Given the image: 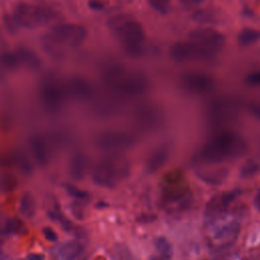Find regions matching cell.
<instances>
[{
	"label": "cell",
	"mask_w": 260,
	"mask_h": 260,
	"mask_svg": "<svg viewBox=\"0 0 260 260\" xmlns=\"http://www.w3.org/2000/svg\"><path fill=\"white\" fill-rule=\"evenodd\" d=\"M86 37L87 30L81 24L57 23L42 38V45L51 56L61 57L65 48L78 47L85 41Z\"/></svg>",
	"instance_id": "3"
},
{
	"label": "cell",
	"mask_w": 260,
	"mask_h": 260,
	"mask_svg": "<svg viewBox=\"0 0 260 260\" xmlns=\"http://www.w3.org/2000/svg\"><path fill=\"white\" fill-rule=\"evenodd\" d=\"M246 83L251 86H260V70L251 72L246 76Z\"/></svg>",
	"instance_id": "30"
},
{
	"label": "cell",
	"mask_w": 260,
	"mask_h": 260,
	"mask_svg": "<svg viewBox=\"0 0 260 260\" xmlns=\"http://www.w3.org/2000/svg\"><path fill=\"white\" fill-rule=\"evenodd\" d=\"M148 5L159 14H167L171 9V0H146Z\"/></svg>",
	"instance_id": "24"
},
{
	"label": "cell",
	"mask_w": 260,
	"mask_h": 260,
	"mask_svg": "<svg viewBox=\"0 0 260 260\" xmlns=\"http://www.w3.org/2000/svg\"><path fill=\"white\" fill-rule=\"evenodd\" d=\"M106 25L122 44L127 55L139 57L143 52L145 31L143 25L129 13H118L108 18Z\"/></svg>",
	"instance_id": "1"
},
{
	"label": "cell",
	"mask_w": 260,
	"mask_h": 260,
	"mask_svg": "<svg viewBox=\"0 0 260 260\" xmlns=\"http://www.w3.org/2000/svg\"><path fill=\"white\" fill-rule=\"evenodd\" d=\"M170 56L177 62H184L190 60H206L210 59L213 55L192 41H180L170 48Z\"/></svg>",
	"instance_id": "9"
},
{
	"label": "cell",
	"mask_w": 260,
	"mask_h": 260,
	"mask_svg": "<svg viewBox=\"0 0 260 260\" xmlns=\"http://www.w3.org/2000/svg\"><path fill=\"white\" fill-rule=\"evenodd\" d=\"M88 158L82 152H76L69 164V175L75 181L82 180L87 172Z\"/></svg>",
	"instance_id": "15"
},
{
	"label": "cell",
	"mask_w": 260,
	"mask_h": 260,
	"mask_svg": "<svg viewBox=\"0 0 260 260\" xmlns=\"http://www.w3.org/2000/svg\"><path fill=\"white\" fill-rule=\"evenodd\" d=\"M168 153L169 150L167 147H159L157 148L149 157L148 162H147V170L150 173L156 172L167 160L168 158Z\"/></svg>",
	"instance_id": "19"
},
{
	"label": "cell",
	"mask_w": 260,
	"mask_h": 260,
	"mask_svg": "<svg viewBox=\"0 0 260 260\" xmlns=\"http://www.w3.org/2000/svg\"><path fill=\"white\" fill-rule=\"evenodd\" d=\"M83 254L84 248L77 241L61 243L56 249V256L59 260H79Z\"/></svg>",
	"instance_id": "13"
},
{
	"label": "cell",
	"mask_w": 260,
	"mask_h": 260,
	"mask_svg": "<svg viewBox=\"0 0 260 260\" xmlns=\"http://www.w3.org/2000/svg\"><path fill=\"white\" fill-rule=\"evenodd\" d=\"M66 86L69 96L75 99H86L92 92V88L87 80L79 76L70 77L66 81Z\"/></svg>",
	"instance_id": "14"
},
{
	"label": "cell",
	"mask_w": 260,
	"mask_h": 260,
	"mask_svg": "<svg viewBox=\"0 0 260 260\" xmlns=\"http://www.w3.org/2000/svg\"><path fill=\"white\" fill-rule=\"evenodd\" d=\"M185 6H196L202 3L203 0H179Z\"/></svg>",
	"instance_id": "35"
},
{
	"label": "cell",
	"mask_w": 260,
	"mask_h": 260,
	"mask_svg": "<svg viewBox=\"0 0 260 260\" xmlns=\"http://www.w3.org/2000/svg\"><path fill=\"white\" fill-rule=\"evenodd\" d=\"M189 38L190 41L194 42L211 55L219 52L225 44L224 36L210 27L196 28L190 32Z\"/></svg>",
	"instance_id": "8"
},
{
	"label": "cell",
	"mask_w": 260,
	"mask_h": 260,
	"mask_svg": "<svg viewBox=\"0 0 260 260\" xmlns=\"http://www.w3.org/2000/svg\"><path fill=\"white\" fill-rule=\"evenodd\" d=\"M16 185V181L13 177L9 175H3L0 177V190L1 191H9L13 189Z\"/></svg>",
	"instance_id": "27"
},
{
	"label": "cell",
	"mask_w": 260,
	"mask_h": 260,
	"mask_svg": "<svg viewBox=\"0 0 260 260\" xmlns=\"http://www.w3.org/2000/svg\"><path fill=\"white\" fill-rule=\"evenodd\" d=\"M102 77L110 89L124 96L139 95L147 88V80L141 73L120 64L108 65L104 68Z\"/></svg>",
	"instance_id": "2"
},
{
	"label": "cell",
	"mask_w": 260,
	"mask_h": 260,
	"mask_svg": "<svg viewBox=\"0 0 260 260\" xmlns=\"http://www.w3.org/2000/svg\"><path fill=\"white\" fill-rule=\"evenodd\" d=\"M3 21H4V24H5V27L6 29L10 32V34H14L17 29H18V25L17 23L15 22L12 14L9 15V14H5L4 17H3Z\"/></svg>",
	"instance_id": "29"
},
{
	"label": "cell",
	"mask_w": 260,
	"mask_h": 260,
	"mask_svg": "<svg viewBox=\"0 0 260 260\" xmlns=\"http://www.w3.org/2000/svg\"><path fill=\"white\" fill-rule=\"evenodd\" d=\"M12 16L19 27L31 29L54 22L59 14L54 9L44 5L20 2L14 6Z\"/></svg>",
	"instance_id": "5"
},
{
	"label": "cell",
	"mask_w": 260,
	"mask_h": 260,
	"mask_svg": "<svg viewBox=\"0 0 260 260\" xmlns=\"http://www.w3.org/2000/svg\"><path fill=\"white\" fill-rule=\"evenodd\" d=\"M67 190H68V193H70L72 196H74V197H78V198H84L85 196H86V193H84V192H82L81 190H79V189H76L75 187H73V186H68L67 187Z\"/></svg>",
	"instance_id": "34"
},
{
	"label": "cell",
	"mask_w": 260,
	"mask_h": 260,
	"mask_svg": "<svg viewBox=\"0 0 260 260\" xmlns=\"http://www.w3.org/2000/svg\"><path fill=\"white\" fill-rule=\"evenodd\" d=\"M183 87L189 92L205 93L212 89L213 79L204 72H186L181 79Z\"/></svg>",
	"instance_id": "10"
},
{
	"label": "cell",
	"mask_w": 260,
	"mask_h": 260,
	"mask_svg": "<svg viewBox=\"0 0 260 260\" xmlns=\"http://www.w3.org/2000/svg\"><path fill=\"white\" fill-rule=\"evenodd\" d=\"M24 260H44V257L41 254H28Z\"/></svg>",
	"instance_id": "36"
},
{
	"label": "cell",
	"mask_w": 260,
	"mask_h": 260,
	"mask_svg": "<svg viewBox=\"0 0 260 260\" xmlns=\"http://www.w3.org/2000/svg\"><path fill=\"white\" fill-rule=\"evenodd\" d=\"M40 93L44 106L50 111L59 110L69 96L66 82L59 81L56 78L44 80Z\"/></svg>",
	"instance_id": "7"
},
{
	"label": "cell",
	"mask_w": 260,
	"mask_h": 260,
	"mask_svg": "<svg viewBox=\"0 0 260 260\" xmlns=\"http://www.w3.org/2000/svg\"><path fill=\"white\" fill-rule=\"evenodd\" d=\"M251 113L260 119V105H254L251 107Z\"/></svg>",
	"instance_id": "37"
},
{
	"label": "cell",
	"mask_w": 260,
	"mask_h": 260,
	"mask_svg": "<svg viewBox=\"0 0 260 260\" xmlns=\"http://www.w3.org/2000/svg\"><path fill=\"white\" fill-rule=\"evenodd\" d=\"M30 148L32 154L35 156L36 161L41 165L45 166L49 161V150L47 147L46 142L40 136H34L30 139Z\"/></svg>",
	"instance_id": "16"
},
{
	"label": "cell",
	"mask_w": 260,
	"mask_h": 260,
	"mask_svg": "<svg viewBox=\"0 0 260 260\" xmlns=\"http://www.w3.org/2000/svg\"><path fill=\"white\" fill-rule=\"evenodd\" d=\"M236 196V192H224L214 196L206 206V218L210 220L217 218L230 206V204L234 201Z\"/></svg>",
	"instance_id": "12"
},
{
	"label": "cell",
	"mask_w": 260,
	"mask_h": 260,
	"mask_svg": "<svg viewBox=\"0 0 260 260\" xmlns=\"http://www.w3.org/2000/svg\"><path fill=\"white\" fill-rule=\"evenodd\" d=\"M14 158L16 159V161H17V165L19 166V168L23 171V172H29L30 171V167H29V164L27 162V160H26V157L23 155V154H21V153H18V154H16L15 156H14Z\"/></svg>",
	"instance_id": "32"
},
{
	"label": "cell",
	"mask_w": 260,
	"mask_h": 260,
	"mask_svg": "<svg viewBox=\"0 0 260 260\" xmlns=\"http://www.w3.org/2000/svg\"><path fill=\"white\" fill-rule=\"evenodd\" d=\"M253 205H254V207H255L258 211H260V191H259V192L256 194V196L254 197Z\"/></svg>",
	"instance_id": "38"
},
{
	"label": "cell",
	"mask_w": 260,
	"mask_h": 260,
	"mask_svg": "<svg viewBox=\"0 0 260 260\" xmlns=\"http://www.w3.org/2000/svg\"><path fill=\"white\" fill-rule=\"evenodd\" d=\"M226 175H228V171L222 169V170H217L210 173L199 174L198 176L201 178V180H203L208 184H220V182L224 180Z\"/></svg>",
	"instance_id": "22"
},
{
	"label": "cell",
	"mask_w": 260,
	"mask_h": 260,
	"mask_svg": "<svg viewBox=\"0 0 260 260\" xmlns=\"http://www.w3.org/2000/svg\"><path fill=\"white\" fill-rule=\"evenodd\" d=\"M129 164L126 158L112 155L102 158L94 167L92 181L95 185L104 188H112L115 184L129 173Z\"/></svg>",
	"instance_id": "6"
},
{
	"label": "cell",
	"mask_w": 260,
	"mask_h": 260,
	"mask_svg": "<svg viewBox=\"0 0 260 260\" xmlns=\"http://www.w3.org/2000/svg\"><path fill=\"white\" fill-rule=\"evenodd\" d=\"M107 3V0H87V6L93 11L104 10Z\"/></svg>",
	"instance_id": "31"
},
{
	"label": "cell",
	"mask_w": 260,
	"mask_h": 260,
	"mask_svg": "<svg viewBox=\"0 0 260 260\" xmlns=\"http://www.w3.org/2000/svg\"><path fill=\"white\" fill-rule=\"evenodd\" d=\"M258 169V166L255 161L253 160H248L241 169V175L242 177H248L253 175Z\"/></svg>",
	"instance_id": "28"
},
{
	"label": "cell",
	"mask_w": 260,
	"mask_h": 260,
	"mask_svg": "<svg viewBox=\"0 0 260 260\" xmlns=\"http://www.w3.org/2000/svg\"><path fill=\"white\" fill-rule=\"evenodd\" d=\"M155 249L164 257H170L171 255V245L165 238H157L155 240Z\"/></svg>",
	"instance_id": "25"
},
{
	"label": "cell",
	"mask_w": 260,
	"mask_h": 260,
	"mask_svg": "<svg viewBox=\"0 0 260 260\" xmlns=\"http://www.w3.org/2000/svg\"><path fill=\"white\" fill-rule=\"evenodd\" d=\"M0 62L1 64L10 70H14L20 67L17 55L14 52H4L0 55Z\"/></svg>",
	"instance_id": "23"
},
{
	"label": "cell",
	"mask_w": 260,
	"mask_h": 260,
	"mask_svg": "<svg viewBox=\"0 0 260 260\" xmlns=\"http://www.w3.org/2000/svg\"><path fill=\"white\" fill-rule=\"evenodd\" d=\"M134 142L131 135L120 131H108L101 134L96 139V145L105 150H119L128 148Z\"/></svg>",
	"instance_id": "11"
},
{
	"label": "cell",
	"mask_w": 260,
	"mask_h": 260,
	"mask_svg": "<svg viewBox=\"0 0 260 260\" xmlns=\"http://www.w3.org/2000/svg\"><path fill=\"white\" fill-rule=\"evenodd\" d=\"M240 225L236 221H230L229 223H225L218 228L214 233V239L216 241L226 243L230 241H233L237 238V235L239 234Z\"/></svg>",
	"instance_id": "18"
},
{
	"label": "cell",
	"mask_w": 260,
	"mask_h": 260,
	"mask_svg": "<svg viewBox=\"0 0 260 260\" xmlns=\"http://www.w3.org/2000/svg\"><path fill=\"white\" fill-rule=\"evenodd\" d=\"M246 149V143L240 136L231 132H221L203 146L201 158L208 162L226 161L241 156Z\"/></svg>",
	"instance_id": "4"
},
{
	"label": "cell",
	"mask_w": 260,
	"mask_h": 260,
	"mask_svg": "<svg viewBox=\"0 0 260 260\" xmlns=\"http://www.w3.org/2000/svg\"><path fill=\"white\" fill-rule=\"evenodd\" d=\"M153 117H155L154 115H153V113L150 111V110H148V109H143V110H141L139 113H138V115H137V119L139 120V122L142 124V125H146V126H151L153 123H154V121H155V119L153 118Z\"/></svg>",
	"instance_id": "26"
},
{
	"label": "cell",
	"mask_w": 260,
	"mask_h": 260,
	"mask_svg": "<svg viewBox=\"0 0 260 260\" xmlns=\"http://www.w3.org/2000/svg\"><path fill=\"white\" fill-rule=\"evenodd\" d=\"M19 212L22 216L29 218L32 217L36 212V203L34 197L29 193L22 195L19 201Z\"/></svg>",
	"instance_id": "21"
},
{
	"label": "cell",
	"mask_w": 260,
	"mask_h": 260,
	"mask_svg": "<svg viewBox=\"0 0 260 260\" xmlns=\"http://www.w3.org/2000/svg\"><path fill=\"white\" fill-rule=\"evenodd\" d=\"M238 42L241 46H250L260 42V29L251 27L243 28L238 35Z\"/></svg>",
	"instance_id": "20"
},
{
	"label": "cell",
	"mask_w": 260,
	"mask_h": 260,
	"mask_svg": "<svg viewBox=\"0 0 260 260\" xmlns=\"http://www.w3.org/2000/svg\"><path fill=\"white\" fill-rule=\"evenodd\" d=\"M43 234L45 236V238L50 241V242H54L57 240V234L54 232V230H52L51 228L47 226L43 230Z\"/></svg>",
	"instance_id": "33"
},
{
	"label": "cell",
	"mask_w": 260,
	"mask_h": 260,
	"mask_svg": "<svg viewBox=\"0 0 260 260\" xmlns=\"http://www.w3.org/2000/svg\"><path fill=\"white\" fill-rule=\"evenodd\" d=\"M15 53L17 55L20 67L24 66L29 69H38L41 66V59L30 49L21 47L15 50Z\"/></svg>",
	"instance_id": "17"
}]
</instances>
